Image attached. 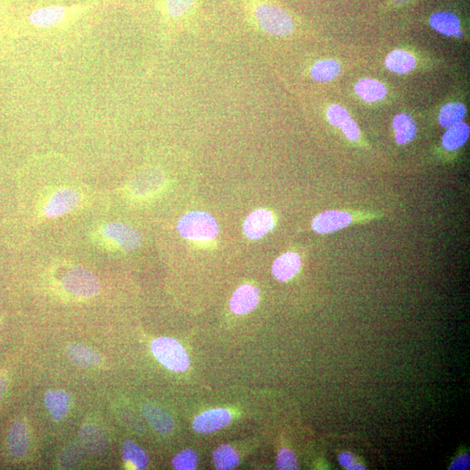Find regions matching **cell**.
Listing matches in <instances>:
<instances>
[{"label":"cell","instance_id":"cell-11","mask_svg":"<svg viewBox=\"0 0 470 470\" xmlns=\"http://www.w3.org/2000/svg\"><path fill=\"white\" fill-rule=\"evenodd\" d=\"M259 303V290L251 285L240 286L233 296L230 308L236 315L249 313Z\"/></svg>","mask_w":470,"mask_h":470},{"label":"cell","instance_id":"cell-9","mask_svg":"<svg viewBox=\"0 0 470 470\" xmlns=\"http://www.w3.org/2000/svg\"><path fill=\"white\" fill-rule=\"evenodd\" d=\"M274 228V218L270 212L259 209L253 212L247 218L243 230L249 239L258 240Z\"/></svg>","mask_w":470,"mask_h":470},{"label":"cell","instance_id":"cell-18","mask_svg":"<svg viewBox=\"0 0 470 470\" xmlns=\"http://www.w3.org/2000/svg\"><path fill=\"white\" fill-rule=\"evenodd\" d=\"M429 22L434 29L440 34L457 37L462 35L460 20L454 13L448 12L435 13L430 18Z\"/></svg>","mask_w":470,"mask_h":470},{"label":"cell","instance_id":"cell-23","mask_svg":"<svg viewBox=\"0 0 470 470\" xmlns=\"http://www.w3.org/2000/svg\"><path fill=\"white\" fill-rule=\"evenodd\" d=\"M469 136V125L461 122L448 129L443 137L445 149L454 151L460 148L467 142Z\"/></svg>","mask_w":470,"mask_h":470},{"label":"cell","instance_id":"cell-32","mask_svg":"<svg viewBox=\"0 0 470 470\" xmlns=\"http://www.w3.org/2000/svg\"><path fill=\"white\" fill-rule=\"evenodd\" d=\"M469 466V457L468 455H462L458 457L457 460L451 465L450 469H468Z\"/></svg>","mask_w":470,"mask_h":470},{"label":"cell","instance_id":"cell-15","mask_svg":"<svg viewBox=\"0 0 470 470\" xmlns=\"http://www.w3.org/2000/svg\"><path fill=\"white\" fill-rule=\"evenodd\" d=\"M199 0H161L165 15L172 20H186L198 6Z\"/></svg>","mask_w":470,"mask_h":470},{"label":"cell","instance_id":"cell-12","mask_svg":"<svg viewBox=\"0 0 470 470\" xmlns=\"http://www.w3.org/2000/svg\"><path fill=\"white\" fill-rule=\"evenodd\" d=\"M67 13L66 7L52 6L42 7L30 14L29 20L34 26L48 28L62 22Z\"/></svg>","mask_w":470,"mask_h":470},{"label":"cell","instance_id":"cell-25","mask_svg":"<svg viewBox=\"0 0 470 470\" xmlns=\"http://www.w3.org/2000/svg\"><path fill=\"white\" fill-rule=\"evenodd\" d=\"M122 455L124 460L134 466L136 469H144L148 464L146 452L134 441H124L122 445Z\"/></svg>","mask_w":470,"mask_h":470},{"label":"cell","instance_id":"cell-19","mask_svg":"<svg viewBox=\"0 0 470 470\" xmlns=\"http://www.w3.org/2000/svg\"><path fill=\"white\" fill-rule=\"evenodd\" d=\"M393 127L398 144H408L415 139L417 127L410 114L401 113L394 117Z\"/></svg>","mask_w":470,"mask_h":470},{"label":"cell","instance_id":"cell-36","mask_svg":"<svg viewBox=\"0 0 470 470\" xmlns=\"http://www.w3.org/2000/svg\"><path fill=\"white\" fill-rule=\"evenodd\" d=\"M408 1H410V0H394V2H396V3H405V2H408Z\"/></svg>","mask_w":470,"mask_h":470},{"label":"cell","instance_id":"cell-4","mask_svg":"<svg viewBox=\"0 0 470 470\" xmlns=\"http://www.w3.org/2000/svg\"><path fill=\"white\" fill-rule=\"evenodd\" d=\"M64 291L78 298H92L100 291L98 279L92 272L84 268L70 269L62 279Z\"/></svg>","mask_w":470,"mask_h":470},{"label":"cell","instance_id":"cell-34","mask_svg":"<svg viewBox=\"0 0 470 470\" xmlns=\"http://www.w3.org/2000/svg\"><path fill=\"white\" fill-rule=\"evenodd\" d=\"M6 387H7V381L5 376L0 375V400L2 399L4 394H5Z\"/></svg>","mask_w":470,"mask_h":470},{"label":"cell","instance_id":"cell-27","mask_svg":"<svg viewBox=\"0 0 470 470\" xmlns=\"http://www.w3.org/2000/svg\"><path fill=\"white\" fill-rule=\"evenodd\" d=\"M240 459L236 452L228 445H222L214 453L215 467L220 470L235 469L238 466Z\"/></svg>","mask_w":470,"mask_h":470},{"label":"cell","instance_id":"cell-5","mask_svg":"<svg viewBox=\"0 0 470 470\" xmlns=\"http://www.w3.org/2000/svg\"><path fill=\"white\" fill-rule=\"evenodd\" d=\"M103 235L121 249L131 252L141 245L142 238L134 228L120 222H112L103 229Z\"/></svg>","mask_w":470,"mask_h":470},{"label":"cell","instance_id":"cell-8","mask_svg":"<svg viewBox=\"0 0 470 470\" xmlns=\"http://www.w3.org/2000/svg\"><path fill=\"white\" fill-rule=\"evenodd\" d=\"M353 217L346 212L331 210L326 211L317 215L314 219L312 227L319 234H329V233L340 230L349 226Z\"/></svg>","mask_w":470,"mask_h":470},{"label":"cell","instance_id":"cell-2","mask_svg":"<svg viewBox=\"0 0 470 470\" xmlns=\"http://www.w3.org/2000/svg\"><path fill=\"white\" fill-rule=\"evenodd\" d=\"M178 230L186 239L209 240L218 235L216 221L204 212H192L186 214L178 223Z\"/></svg>","mask_w":470,"mask_h":470},{"label":"cell","instance_id":"cell-1","mask_svg":"<svg viewBox=\"0 0 470 470\" xmlns=\"http://www.w3.org/2000/svg\"><path fill=\"white\" fill-rule=\"evenodd\" d=\"M246 12L250 22L264 34L284 37L294 31L292 16L269 0H247Z\"/></svg>","mask_w":470,"mask_h":470},{"label":"cell","instance_id":"cell-26","mask_svg":"<svg viewBox=\"0 0 470 470\" xmlns=\"http://www.w3.org/2000/svg\"><path fill=\"white\" fill-rule=\"evenodd\" d=\"M466 116V107L461 103H450L441 109L439 122L443 127L450 128L462 122Z\"/></svg>","mask_w":470,"mask_h":470},{"label":"cell","instance_id":"cell-21","mask_svg":"<svg viewBox=\"0 0 470 470\" xmlns=\"http://www.w3.org/2000/svg\"><path fill=\"white\" fill-rule=\"evenodd\" d=\"M355 92L360 98L367 102H375L386 96L385 85L373 78H364L355 85Z\"/></svg>","mask_w":470,"mask_h":470},{"label":"cell","instance_id":"cell-22","mask_svg":"<svg viewBox=\"0 0 470 470\" xmlns=\"http://www.w3.org/2000/svg\"><path fill=\"white\" fill-rule=\"evenodd\" d=\"M416 60L410 53L404 50H396L387 55L385 64L387 69L396 74H407L414 69Z\"/></svg>","mask_w":470,"mask_h":470},{"label":"cell","instance_id":"cell-7","mask_svg":"<svg viewBox=\"0 0 470 470\" xmlns=\"http://www.w3.org/2000/svg\"><path fill=\"white\" fill-rule=\"evenodd\" d=\"M230 412L225 408H215L204 412L193 420V428L197 433L208 434L224 428L231 422Z\"/></svg>","mask_w":470,"mask_h":470},{"label":"cell","instance_id":"cell-17","mask_svg":"<svg viewBox=\"0 0 470 470\" xmlns=\"http://www.w3.org/2000/svg\"><path fill=\"white\" fill-rule=\"evenodd\" d=\"M67 354L71 361L78 367H95L102 362V357L95 350L82 344H73L68 347Z\"/></svg>","mask_w":470,"mask_h":470},{"label":"cell","instance_id":"cell-33","mask_svg":"<svg viewBox=\"0 0 470 470\" xmlns=\"http://www.w3.org/2000/svg\"><path fill=\"white\" fill-rule=\"evenodd\" d=\"M354 455L350 453V452H345V453L340 455L339 462L340 465L343 466V467L349 469L350 466L354 464Z\"/></svg>","mask_w":470,"mask_h":470},{"label":"cell","instance_id":"cell-16","mask_svg":"<svg viewBox=\"0 0 470 470\" xmlns=\"http://www.w3.org/2000/svg\"><path fill=\"white\" fill-rule=\"evenodd\" d=\"M143 414L150 425L158 432L167 434L174 429V420L172 419L170 415L155 405H144Z\"/></svg>","mask_w":470,"mask_h":470},{"label":"cell","instance_id":"cell-28","mask_svg":"<svg viewBox=\"0 0 470 470\" xmlns=\"http://www.w3.org/2000/svg\"><path fill=\"white\" fill-rule=\"evenodd\" d=\"M197 464H198V455L192 450L179 452L172 461L174 468L178 470L195 469Z\"/></svg>","mask_w":470,"mask_h":470},{"label":"cell","instance_id":"cell-14","mask_svg":"<svg viewBox=\"0 0 470 470\" xmlns=\"http://www.w3.org/2000/svg\"><path fill=\"white\" fill-rule=\"evenodd\" d=\"M300 258L298 254L294 253L282 254L272 265V274L279 281H289L300 270Z\"/></svg>","mask_w":470,"mask_h":470},{"label":"cell","instance_id":"cell-20","mask_svg":"<svg viewBox=\"0 0 470 470\" xmlns=\"http://www.w3.org/2000/svg\"><path fill=\"white\" fill-rule=\"evenodd\" d=\"M80 437L82 443L93 454H102L107 447V440L98 427L87 425L81 429Z\"/></svg>","mask_w":470,"mask_h":470},{"label":"cell","instance_id":"cell-3","mask_svg":"<svg viewBox=\"0 0 470 470\" xmlns=\"http://www.w3.org/2000/svg\"><path fill=\"white\" fill-rule=\"evenodd\" d=\"M151 349L157 360L171 371L181 372L189 367L188 355L177 340L161 337L154 340Z\"/></svg>","mask_w":470,"mask_h":470},{"label":"cell","instance_id":"cell-24","mask_svg":"<svg viewBox=\"0 0 470 470\" xmlns=\"http://www.w3.org/2000/svg\"><path fill=\"white\" fill-rule=\"evenodd\" d=\"M340 73V64L336 60L317 61L311 68L310 74L315 81L329 82L338 76Z\"/></svg>","mask_w":470,"mask_h":470},{"label":"cell","instance_id":"cell-6","mask_svg":"<svg viewBox=\"0 0 470 470\" xmlns=\"http://www.w3.org/2000/svg\"><path fill=\"white\" fill-rule=\"evenodd\" d=\"M81 202L80 193L71 188H60L49 199L44 213L48 218L63 216L76 209Z\"/></svg>","mask_w":470,"mask_h":470},{"label":"cell","instance_id":"cell-13","mask_svg":"<svg viewBox=\"0 0 470 470\" xmlns=\"http://www.w3.org/2000/svg\"><path fill=\"white\" fill-rule=\"evenodd\" d=\"M44 401L53 419L59 422L66 417L71 403L69 394L63 390H51L46 393Z\"/></svg>","mask_w":470,"mask_h":470},{"label":"cell","instance_id":"cell-10","mask_svg":"<svg viewBox=\"0 0 470 470\" xmlns=\"http://www.w3.org/2000/svg\"><path fill=\"white\" fill-rule=\"evenodd\" d=\"M7 448L14 458L27 455L30 446V436L27 426L23 422H14L7 435Z\"/></svg>","mask_w":470,"mask_h":470},{"label":"cell","instance_id":"cell-35","mask_svg":"<svg viewBox=\"0 0 470 470\" xmlns=\"http://www.w3.org/2000/svg\"><path fill=\"white\" fill-rule=\"evenodd\" d=\"M364 466L361 464H352L347 469H364Z\"/></svg>","mask_w":470,"mask_h":470},{"label":"cell","instance_id":"cell-30","mask_svg":"<svg viewBox=\"0 0 470 470\" xmlns=\"http://www.w3.org/2000/svg\"><path fill=\"white\" fill-rule=\"evenodd\" d=\"M276 464H277V468L282 470H293L298 468L296 458L293 452L286 448L279 451Z\"/></svg>","mask_w":470,"mask_h":470},{"label":"cell","instance_id":"cell-31","mask_svg":"<svg viewBox=\"0 0 470 470\" xmlns=\"http://www.w3.org/2000/svg\"><path fill=\"white\" fill-rule=\"evenodd\" d=\"M340 127L342 129L344 135L350 139V141H357L359 137H360V130H359L358 125L351 118L345 123L340 125Z\"/></svg>","mask_w":470,"mask_h":470},{"label":"cell","instance_id":"cell-29","mask_svg":"<svg viewBox=\"0 0 470 470\" xmlns=\"http://www.w3.org/2000/svg\"><path fill=\"white\" fill-rule=\"evenodd\" d=\"M326 117H328L329 123L336 125V127H340L350 118L349 112L339 105L330 106L328 112H326Z\"/></svg>","mask_w":470,"mask_h":470}]
</instances>
